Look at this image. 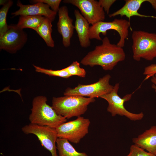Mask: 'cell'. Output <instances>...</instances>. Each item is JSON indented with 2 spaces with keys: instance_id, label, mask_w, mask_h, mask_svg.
Returning <instances> with one entry per match:
<instances>
[{
  "instance_id": "cell-1",
  "label": "cell",
  "mask_w": 156,
  "mask_h": 156,
  "mask_svg": "<svg viewBox=\"0 0 156 156\" xmlns=\"http://www.w3.org/2000/svg\"><path fill=\"white\" fill-rule=\"evenodd\" d=\"M102 44L96 46L81 60L85 66H101L105 70H110L119 62L125 60V54L122 48L111 43L108 38L105 37Z\"/></svg>"
},
{
  "instance_id": "cell-2",
  "label": "cell",
  "mask_w": 156,
  "mask_h": 156,
  "mask_svg": "<svg viewBox=\"0 0 156 156\" xmlns=\"http://www.w3.org/2000/svg\"><path fill=\"white\" fill-rule=\"evenodd\" d=\"M44 96L34 97L29 119L31 123L56 128L67 121V119L58 114L52 106L48 104Z\"/></svg>"
},
{
  "instance_id": "cell-3",
  "label": "cell",
  "mask_w": 156,
  "mask_h": 156,
  "mask_svg": "<svg viewBox=\"0 0 156 156\" xmlns=\"http://www.w3.org/2000/svg\"><path fill=\"white\" fill-rule=\"evenodd\" d=\"M95 101L94 98L78 96L53 97L52 107L58 114L69 119L84 114L89 105Z\"/></svg>"
},
{
  "instance_id": "cell-4",
  "label": "cell",
  "mask_w": 156,
  "mask_h": 156,
  "mask_svg": "<svg viewBox=\"0 0 156 156\" xmlns=\"http://www.w3.org/2000/svg\"><path fill=\"white\" fill-rule=\"evenodd\" d=\"M131 37L133 58L134 60L139 61L143 58L151 61L156 57V33L134 31Z\"/></svg>"
},
{
  "instance_id": "cell-5",
  "label": "cell",
  "mask_w": 156,
  "mask_h": 156,
  "mask_svg": "<svg viewBox=\"0 0 156 156\" xmlns=\"http://www.w3.org/2000/svg\"><path fill=\"white\" fill-rule=\"evenodd\" d=\"M131 30L129 21L125 19H115L111 22L100 21L90 26L89 38L90 39L102 40L100 36L101 33L104 36L107 34V31L114 30L117 31L120 36V39L116 45L123 48L125 46V40L129 34V28Z\"/></svg>"
},
{
  "instance_id": "cell-6",
  "label": "cell",
  "mask_w": 156,
  "mask_h": 156,
  "mask_svg": "<svg viewBox=\"0 0 156 156\" xmlns=\"http://www.w3.org/2000/svg\"><path fill=\"white\" fill-rule=\"evenodd\" d=\"M119 88V83H116L114 86L113 89L111 92L100 97V98L105 99L108 102L107 111L110 113L113 117L116 115L125 116L132 121L142 119L144 116L143 112L134 113L126 109L124 105V103L130 100L132 94H126L121 98L118 94Z\"/></svg>"
},
{
  "instance_id": "cell-7",
  "label": "cell",
  "mask_w": 156,
  "mask_h": 156,
  "mask_svg": "<svg viewBox=\"0 0 156 156\" xmlns=\"http://www.w3.org/2000/svg\"><path fill=\"white\" fill-rule=\"evenodd\" d=\"M111 76L107 74L92 84L87 85L78 84L74 88H67L64 93V96H78L90 98L100 97L108 94L113 90L114 86L109 81Z\"/></svg>"
},
{
  "instance_id": "cell-8",
  "label": "cell",
  "mask_w": 156,
  "mask_h": 156,
  "mask_svg": "<svg viewBox=\"0 0 156 156\" xmlns=\"http://www.w3.org/2000/svg\"><path fill=\"white\" fill-rule=\"evenodd\" d=\"M90 123L89 119L81 116L64 123L56 128L58 138L78 144L88 133Z\"/></svg>"
},
{
  "instance_id": "cell-9",
  "label": "cell",
  "mask_w": 156,
  "mask_h": 156,
  "mask_svg": "<svg viewBox=\"0 0 156 156\" xmlns=\"http://www.w3.org/2000/svg\"><path fill=\"white\" fill-rule=\"evenodd\" d=\"M21 130L26 134L36 135L42 146L51 152V156H58L55 144L58 138L55 128L30 123L23 127Z\"/></svg>"
},
{
  "instance_id": "cell-10",
  "label": "cell",
  "mask_w": 156,
  "mask_h": 156,
  "mask_svg": "<svg viewBox=\"0 0 156 156\" xmlns=\"http://www.w3.org/2000/svg\"><path fill=\"white\" fill-rule=\"evenodd\" d=\"M27 40V34L16 24L8 25L7 30L0 37V49L15 53L25 45Z\"/></svg>"
},
{
  "instance_id": "cell-11",
  "label": "cell",
  "mask_w": 156,
  "mask_h": 156,
  "mask_svg": "<svg viewBox=\"0 0 156 156\" xmlns=\"http://www.w3.org/2000/svg\"><path fill=\"white\" fill-rule=\"evenodd\" d=\"M63 2L71 4L78 8L82 15L92 25L104 21L105 19V12L97 1L64 0Z\"/></svg>"
},
{
  "instance_id": "cell-12",
  "label": "cell",
  "mask_w": 156,
  "mask_h": 156,
  "mask_svg": "<svg viewBox=\"0 0 156 156\" xmlns=\"http://www.w3.org/2000/svg\"><path fill=\"white\" fill-rule=\"evenodd\" d=\"M19 10L12 12L11 15L15 16L18 15H38L44 16L50 19L52 22L54 21L57 13L51 9L48 5L38 2L31 5H23L19 0L17 2Z\"/></svg>"
},
{
  "instance_id": "cell-13",
  "label": "cell",
  "mask_w": 156,
  "mask_h": 156,
  "mask_svg": "<svg viewBox=\"0 0 156 156\" xmlns=\"http://www.w3.org/2000/svg\"><path fill=\"white\" fill-rule=\"evenodd\" d=\"M59 19L57 23L58 32L61 35L63 45L67 47L70 45V40L74 33L75 26L73 19L68 15L67 7L63 6L60 8L58 11Z\"/></svg>"
},
{
  "instance_id": "cell-14",
  "label": "cell",
  "mask_w": 156,
  "mask_h": 156,
  "mask_svg": "<svg viewBox=\"0 0 156 156\" xmlns=\"http://www.w3.org/2000/svg\"><path fill=\"white\" fill-rule=\"evenodd\" d=\"M134 144L156 156V126L148 129L133 138Z\"/></svg>"
},
{
  "instance_id": "cell-15",
  "label": "cell",
  "mask_w": 156,
  "mask_h": 156,
  "mask_svg": "<svg viewBox=\"0 0 156 156\" xmlns=\"http://www.w3.org/2000/svg\"><path fill=\"white\" fill-rule=\"evenodd\" d=\"M74 14L75 18V28L77 32L80 46L86 48L90 45L89 38V24L77 9L75 10Z\"/></svg>"
},
{
  "instance_id": "cell-16",
  "label": "cell",
  "mask_w": 156,
  "mask_h": 156,
  "mask_svg": "<svg viewBox=\"0 0 156 156\" xmlns=\"http://www.w3.org/2000/svg\"><path fill=\"white\" fill-rule=\"evenodd\" d=\"M147 0H127L125 3L121 8L114 13L109 14V18L114 17L118 15L121 16H126L129 20L131 17L133 16H138L142 17H150L156 19V16L146 15L139 13L138 11L142 4Z\"/></svg>"
},
{
  "instance_id": "cell-17",
  "label": "cell",
  "mask_w": 156,
  "mask_h": 156,
  "mask_svg": "<svg viewBox=\"0 0 156 156\" xmlns=\"http://www.w3.org/2000/svg\"><path fill=\"white\" fill-rule=\"evenodd\" d=\"M56 143L58 156H88L85 153L77 152L66 139L58 138Z\"/></svg>"
},
{
  "instance_id": "cell-18",
  "label": "cell",
  "mask_w": 156,
  "mask_h": 156,
  "mask_svg": "<svg viewBox=\"0 0 156 156\" xmlns=\"http://www.w3.org/2000/svg\"><path fill=\"white\" fill-rule=\"evenodd\" d=\"M45 17L38 15H21L17 26L23 29L29 28L36 31L43 21Z\"/></svg>"
},
{
  "instance_id": "cell-19",
  "label": "cell",
  "mask_w": 156,
  "mask_h": 156,
  "mask_svg": "<svg viewBox=\"0 0 156 156\" xmlns=\"http://www.w3.org/2000/svg\"><path fill=\"white\" fill-rule=\"evenodd\" d=\"M52 22L50 19L45 17L36 31L44 40L48 46L53 47L54 42L51 35L52 32Z\"/></svg>"
},
{
  "instance_id": "cell-20",
  "label": "cell",
  "mask_w": 156,
  "mask_h": 156,
  "mask_svg": "<svg viewBox=\"0 0 156 156\" xmlns=\"http://www.w3.org/2000/svg\"><path fill=\"white\" fill-rule=\"evenodd\" d=\"M13 4L12 1L8 0L0 10V37L4 34L7 30L8 25L6 22L7 16L9 9Z\"/></svg>"
},
{
  "instance_id": "cell-21",
  "label": "cell",
  "mask_w": 156,
  "mask_h": 156,
  "mask_svg": "<svg viewBox=\"0 0 156 156\" xmlns=\"http://www.w3.org/2000/svg\"><path fill=\"white\" fill-rule=\"evenodd\" d=\"M36 72L44 74L49 76H56L67 78L71 76L64 68L60 70H54L45 69L33 65Z\"/></svg>"
},
{
  "instance_id": "cell-22",
  "label": "cell",
  "mask_w": 156,
  "mask_h": 156,
  "mask_svg": "<svg viewBox=\"0 0 156 156\" xmlns=\"http://www.w3.org/2000/svg\"><path fill=\"white\" fill-rule=\"evenodd\" d=\"M64 69L71 76L76 75L84 78L86 75L85 70L80 67V63L77 61L73 62L70 65Z\"/></svg>"
},
{
  "instance_id": "cell-23",
  "label": "cell",
  "mask_w": 156,
  "mask_h": 156,
  "mask_svg": "<svg viewBox=\"0 0 156 156\" xmlns=\"http://www.w3.org/2000/svg\"><path fill=\"white\" fill-rule=\"evenodd\" d=\"M125 156H156L145 151L144 150L133 144L131 146L129 153Z\"/></svg>"
},
{
  "instance_id": "cell-24",
  "label": "cell",
  "mask_w": 156,
  "mask_h": 156,
  "mask_svg": "<svg viewBox=\"0 0 156 156\" xmlns=\"http://www.w3.org/2000/svg\"><path fill=\"white\" fill-rule=\"evenodd\" d=\"M61 0H34L31 1L36 3L40 2L48 5L55 12H58L59 9V5L61 2Z\"/></svg>"
},
{
  "instance_id": "cell-25",
  "label": "cell",
  "mask_w": 156,
  "mask_h": 156,
  "mask_svg": "<svg viewBox=\"0 0 156 156\" xmlns=\"http://www.w3.org/2000/svg\"><path fill=\"white\" fill-rule=\"evenodd\" d=\"M156 74V64H152L146 67L144 70L143 74L146 76L144 80L151 78Z\"/></svg>"
},
{
  "instance_id": "cell-26",
  "label": "cell",
  "mask_w": 156,
  "mask_h": 156,
  "mask_svg": "<svg viewBox=\"0 0 156 156\" xmlns=\"http://www.w3.org/2000/svg\"><path fill=\"white\" fill-rule=\"evenodd\" d=\"M116 1L115 0H99L98 1L100 6L107 14L109 13L110 8Z\"/></svg>"
},
{
  "instance_id": "cell-27",
  "label": "cell",
  "mask_w": 156,
  "mask_h": 156,
  "mask_svg": "<svg viewBox=\"0 0 156 156\" xmlns=\"http://www.w3.org/2000/svg\"><path fill=\"white\" fill-rule=\"evenodd\" d=\"M151 78V81L153 83L151 85V87L156 92V74Z\"/></svg>"
},
{
  "instance_id": "cell-28",
  "label": "cell",
  "mask_w": 156,
  "mask_h": 156,
  "mask_svg": "<svg viewBox=\"0 0 156 156\" xmlns=\"http://www.w3.org/2000/svg\"><path fill=\"white\" fill-rule=\"evenodd\" d=\"M146 2L149 3L156 12V0H147Z\"/></svg>"
},
{
  "instance_id": "cell-29",
  "label": "cell",
  "mask_w": 156,
  "mask_h": 156,
  "mask_svg": "<svg viewBox=\"0 0 156 156\" xmlns=\"http://www.w3.org/2000/svg\"><path fill=\"white\" fill-rule=\"evenodd\" d=\"M8 1V0H0V5H3L7 2Z\"/></svg>"
},
{
  "instance_id": "cell-30",
  "label": "cell",
  "mask_w": 156,
  "mask_h": 156,
  "mask_svg": "<svg viewBox=\"0 0 156 156\" xmlns=\"http://www.w3.org/2000/svg\"></svg>"
}]
</instances>
